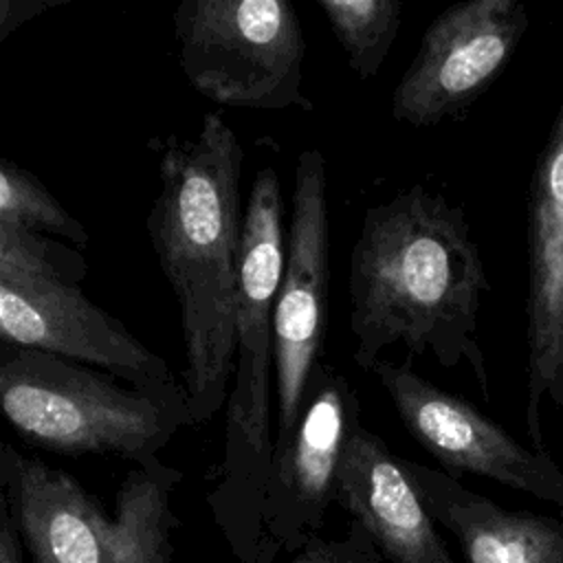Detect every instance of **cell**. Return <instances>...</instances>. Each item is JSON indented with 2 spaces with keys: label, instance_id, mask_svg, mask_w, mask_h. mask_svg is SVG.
I'll return each mask as SVG.
<instances>
[{
  "label": "cell",
  "instance_id": "cell-1",
  "mask_svg": "<svg viewBox=\"0 0 563 563\" xmlns=\"http://www.w3.org/2000/svg\"><path fill=\"white\" fill-rule=\"evenodd\" d=\"M352 352L363 372L402 343L444 367L466 363L488 398L477 341L482 295L490 290L464 211L442 194L413 185L365 209L350 253Z\"/></svg>",
  "mask_w": 563,
  "mask_h": 563
},
{
  "label": "cell",
  "instance_id": "cell-2",
  "mask_svg": "<svg viewBox=\"0 0 563 563\" xmlns=\"http://www.w3.org/2000/svg\"><path fill=\"white\" fill-rule=\"evenodd\" d=\"M150 150L158 191L147 233L178 303L183 385L196 424H205L227 405L235 365L244 152L220 112H207L196 136L167 134Z\"/></svg>",
  "mask_w": 563,
  "mask_h": 563
},
{
  "label": "cell",
  "instance_id": "cell-3",
  "mask_svg": "<svg viewBox=\"0 0 563 563\" xmlns=\"http://www.w3.org/2000/svg\"><path fill=\"white\" fill-rule=\"evenodd\" d=\"M0 407L31 444L139 464L196 424L187 394L136 389L97 367L31 347L0 345Z\"/></svg>",
  "mask_w": 563,
  "mask_h": 563
},
{
  "label": "cell",
  "instance_id": "cell-4",
  "mask_svg": "<svg viewBox=\"0 0 563 563\" xmlns=\"http://www.w3.org/2000/svg\"><path fill=\"white\" fill-rule=\"evenodd\" d=\"M282 187L275 167H262L251 185L240 251L235 365L227 398L224 490L260 495L268 486L275 442L271 389L275 372V301L284 275Z\"/></svg>",
  "mask_w": 563,
  "mask_h": 563
},
{
  "label": "cell",
  "instance_id": "cell-5",
  "mask_svg": "<svg viewBox=\"0 0 563 563\" xmlns=\"http://www.w3.org/2000/svg\"><path fill=\"white\" fill-rule=\"evenodd\" d=\"M178 66L202 97L253 110H312L306 37L286 0H183L174 9Z\"/></svg>",
  "mask_w": 563,
  "mask_h": 563
},
{
  "label": "cell",
  "instance_id": "cell-6",
  "mask_svg": "<svg viewBox=\"0 0 563 563\" xmlns=\"http://www.w3.org/2000/svg\"><path fill=\"white\" fill-rule=\"evenodd\" d=\"M330 282L325 161L319 150L297 158L284 275L275 301V453L292 438L308 380L321 363Z\"/></svg>",
  "mask_w": 563,
  "mask_h": 563
},
{
  "label": "cell",
  "instance_id": "cell-7",
  "mask_svg": "<svg viewBox=\"0 0 563 563\" xmlns=\"http://www.w3.org/2000/svg\"><path fill=\"white\" fill-rule=\"evenodd\" d=\"M0 343L97 367L143 391L187 394L163 356L68 279L0 275Z\"/></svg>",
  "mask_w": 563,
  "mask_h": 563
},
{
  "label": "cell",
  "instance_id": "cell-8",
  "mask_svg": "<svg viewBox=\"0 0 563 563\" xmlns=\"http://www.w3.org/2000/svg\"><path fill=\"white\" fill-rule=\"evenodd\" d=\"M407 431L446 471L473 473L556 506L563 521V471L539 449L512 438L468 400L444 391L411 363L372 367Z\"/></svg>",
  "mask_w": 563,
  "mask_h": 563
},
{
  "label": "cell",
  "instance_id": "cell-9",
  "mask_svg": "<svg viewBox=\"0 0 563 563\" xmlns=\"http://www.w3.org/2000/svg\"><path fill=\"white\" fill-rule=\"evenodd\" d=\"M530 24L519 0H466L427 26L394 95L391 114L429 128L462 112L504 70Z\"/></svg>",
  "mask_w": 563,
  "mask_h": 563
},
{
  "label": "cell",
  "instance_id": "cell-10",
  "mask_svg": "<svg viewBox=\"0 0 563 563\" xmlns=\"http://www.w3.org/2000/svg\"><path fill=\"white\" fill-rule=\"evenodd\" d=\"M528 400L526 429L543 451L541 407H563V103L528 189Z\"/></svg>",
  "mask_w": 563,
  "mask_h": 563
},
{
  "label": "cell",
  "instance_id": "cell-11",
  "mask_svg": "<svg viewBox=\"0 0 563 563\" xmlns=\"http://www.w3.org/2000/svg\"><path fill=\"white\" fill-rule=\"evenodd\" d=\"M334 495L398 563H451L402 460L363 424L345 440Z\"/></svg>",
  "mask_w": 563,
  "mask_h": 563
},
{
  "label": "cell",
  "instance_id": "cell-12",
  "mask_svg": "<svg viewBox=\"0 0 563 563\" xmlns=\"http://www.w3.org/2000/svg\"><path fill=\"white\" fill-rule=\"evenodd\" d=\"M7 497L37 563H112L110 519L68 473L2 444Z\"/></svg>",
  "mask_w": 563,
  "mask_h": 563
},
{
  "label": "cell",
  "instance_id": "cell-13",
  "mask_svg": "<svg viewBox=\"0 0 563 563\" xmlns=\"http://www.w3.org/2000/svg\"><path fill=\"white\" fill-rule=\"evenodd\" d=\"M358 424L354 387L332 365L319 363L308 380L297 429L273 455L266 486L273 501L299 515L319 512L334 493L341 451Z\"/></svg>",
  "mask_w": 563,
  "mask_h": 563
},
{
  "label": "cell",
  "instance_id": "cell-14",
  "mask_svg": "<svg viewBox=\"0 0 563 563\" xmlns=\"http://www.w3.org/2000/svg\"><path fill=\"white\" fill-rule=\"evenodd\" d=\"M431 517L460 541L468 563H563L561 517L508 510L453 475L402 460Z\"/></svg>",
  "mask_w": 563,
  "mask_h": 563
},
{
  "label": "cell",
  "instance_id": "cell-15",
  "mask_svg": "<svg viewBox=\"0 0 563 563\" xmlns=\"http://www.w3.org/2000/svg\"><path fill=\"white\" fill-rule=\"evenodd\" d=\"M178 473L158 462L130 471L117 493V515L110 519L112 563H163L169 526V490Z\"/></svg>",
  "mask_w": 563,
  "mask_h": 563
},
{
  "label": "cell",
  "instance_id": "cell-16",
  "mask_svg": "<svg viewBox=\"0 0 563 563\" xmlns=\"http://www.w3.org/2000/svg\"><path fill=\"white\" fill-rule=\"evenodd\" d=\"M350 70L367 81L376 77L402 24L398 0H317Z\"/></svg>",
  "mask_w": 563,
  "mask_h": 563
},
{
  "label": "cell",
  "instance_id": "cell-17",
  "mask_svg": "<svg viewBox=\"0 0 563 563\" xmlns=\"http://www.w3.org/2000/svg\"><path fill=\"white\" fill-rule=\"evenodd\" d=\"M0 222L40 235H59L79 249L90 242L88 229L59 205L42 180L9 158L0 165Z\"/></svg>",
  "mask_w": 563,
  "mask_h": 563
},
{
  "label": "cell",
  "instance_id": "cell-18",
  "mask_svg": "<svg viewBox=\"0 0 563 563\" xmlns=\"http://www.w3.org/2000/svg\"><path fill=\"white\" fill-rule=\"evenodd\" d=\"M86 273L88 262L77 249L0 222V275H42L81 284Z\"/></svg>",
  "mask_w": 563,
  "mask_h": 563
},
{
  "label": "cell",
  "instance_id": "cell-19",
  "mask_svg": "<svg viewBox=\"0 0 563 563\" xmlns=\"http://www.w3.org/2000/svg\"><path fill=\"white\" fill-rule=\"evenodd\" d=\"M68 0H0V42L40 13Z\"/></svg>",
  "mask_w": 563,
  "mask_h": 563
},
{
  "label": "cell",
  "instance_id": "cell-20",
  "mask_svg": "<svg viewBox=\"0 0 563 563\" xmlns=\"http://www.w3.org/2000/svg\"><path fill=\"white\" fill-rule=\"evenodd\" d=\"M0 563H22L20 550L15 541V532L11 526V512L9 506H2V528H0Z\"/></svg>",
  "mask_w": 563,
  "mask_h": 563
},
{
  "label": "cell",
  "instance_id": "cell-21",
  "mask_svg": "<svg viewBox=\"0 0 563 563\" xmlns=\"http://www.w3.org/2000/svg\"><path fill=\"white\" fill-rule=\"evenodd\" d=\"M303 563H339L336 559H332L328 552H323V550H314V552H310L308 556H306V561Z\"/></svg>",
  "mask_w": 563,
  "mask_h": 563
}]
</instances>
